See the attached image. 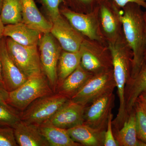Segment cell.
<instances>
[{
	"mask_svg": "<svg viewBox=\"0 0 146 146\" xmlns=\"http://www.w3.org/2000/svg\"><path fill=\"white\" fill-rule=\"evenodd\" d=\"M42 135L51 146H80L74 142L67 129L54 126L48 123L38 126Z\"/></svg>",
	"mask_w": 146,
	"mask_h": 146,
	"instance_id": "obj_22",
	"label": "cell"
},
{
	"mask_svg": "<svg viewBox=\"0 0 146 146\" xmlns=\"http://www.w3.org/2000/svg\"><path fill=\"white\" fill-rule=\"evenodd\" d=\"M52 24L50 33L57 40L62 49L70 52H78L85 37L61 14Z\"/></svg>",
	"mask_w": 146,
	"mask_h": 146,
	"instance_id": "obj_12",
	"label": "cell"
},
{
	"mask_svg": "<svg viewBox=\"0 0 146 146\" xmlns=\"http://www.w3.org/2000/svg\"><path fill=\"white\" fill-rule=\"evenodd\" d=\"M144 18H145V21L146 27V11H144ZM145 64H146V51H145Z\"/></svg>",
	"mask_w": 146,
	"mask_h": 146,
	"instance_id": "obj_37",
	"label": "cell"
},
{
	"mask_svg": "<svg viewBox=\"0 0 146 146\" xmlns=\"http://www.w3.org/2000/svg\"><path fill=\"white\" fill-rule=\"evenodd\" d=\"M21 5L22 22L31 28L42 34L50 33L52 24L42 15L35 0H19Z\"/></svg>",
	"mask_w": 146,
	"mask_h": 146,
	"instance_id": "obj_15",
	"label": "cell"
},
{
	"mask_svg": "<svg viewBox=\"0 0 146 146\" xmlns=\"http://www.w3.org/2000/svg\"><path fill=\"white\" fill-rule=\"evenodd\" d=\"M113 115L112 112L110 114L106 127L104 133V146H119L115 140L113 132L112 121Z\"/></svg>",
	"mask_w": 146,
	"mask_h": 146,
	"instance_id": "obj_30",
	"label": "cell"
},
{
	"mask_svg": "<svg viewBox=\"0 0 146 146\" xmlns=\"http://www.w3.org/2000/svg\"><path fill=\"white\" fill-rule=\"evenodd\" d=\"M38 46L42 72L54 93L57 86V66L62 48L50 33L42 34Z\"/></svg>",
	"mask_w": 146,
	"mask_h": 146,
	"instance_id": "obj_8",
	"label": "cell"
},
{
	"mask_svg": "<svg viewBox=\"0 0 146 146\" xmlns=\"http://www.w3.org/2000/svg\"><path fill=\"white\" fill-rule=\"evenodd\" d=\"M53 93L47 78L42 73L29 78L20 87L9 92L7 103L17 111L23 112L35 100Z\"/></svg>",
	"mask_w": 146,
	"mask_h": 146,
	"instance_id": "obj_3",
	"label": "cell"
},
{
	"mask_svg": "<svg viewBox=\"0 0 146 146\" xmlns=\"http://www.w3.org/2000/svg\"><path fill=\"white\" fill-rule=\"evenodd\" d=\"M13 128L0 126V146H17Z\"/></svg>",
	"mask_w": 146,
	"mask_h": 146,
	"instance_id": "obj_29",
	"label": "cell"
},
{
	"mask_svg": "<svg viewBox=\"0 0 146 146\" xmlns=\"http://www.w3.org/2000/svg\"><path fill=\"white\" fill-rule=\"evenodd\" d=\"M0 61L5 87L8 92L17 89L27 81L28 78L19 70L9 54L4 36L0 39Z\"/></svg>",
	"mask_w": 146,
	"mask_h": 146,
	"instance_id": "obj_13",
	"label": "cell"
},
{
	"mask_svg": "<svg viewBox=\"0 0 146 146\" xmlns=\"http://www.w3.org/2000/svg\"><path fill=\"white\" fill-rule=\"evenodd\" d=\"M0 15L6 25L22 22L19 0H0Z\"/></svg>",
	"mask_w": 146,
	"mask_h": 146,
	"instance_id": "obj_24",
	"label": "cell"
},
{
	"mask_svg": "<svg viewBox=\"0 0 146 146\" xmlns=\"http://www.w3.org/2000/svg\"><path fill=\"white\" fill-rule=\"evenodd\" d=\"M113 132L119 146H146V144L137 137L136 112L133 108L121 128L113 131Z\"/></svg>",
	"mask_w": 146,
	"mask_h": 146,
	"instance_id": "obj_19",
	"label": "cell"
},
{
	"mask_svg": "<svg viewBox=\"0 0 146 146\" xmlns=\"http://www.w3.org/2000/svg\"><path fill=\"white\" fill-rule=\"evenodd\" d=\"M115 87L113 70H110L93 75L70 100L86 106L100 97L112 93Z\"/></svg>",
	"mask_w": 146,
	"mask_h": 146,
	"instance_id": "obj_7",
	"label": "cell"
},
{
	"mask_svg": "<svg viewBox=\"0 0 146 146\" xmlns=\"http://www.w3.org/2000/svg\"><path fill=\"white\" fill-rule=\"evenodd\" d=\"M85 108L70 100L46 123L67 130L82 124Z\"/></svg>",
	"mask_w": 146,
	"mask_h": 146,
	"instance_id": "obj_14",
	"label": "cell"
},
{
	"mask_svg": "<svg viewBox=\"0 0 146 146\" xmlns=\"http://www.w3.org/2000/svg\"><path fill=\"white\" fill-rule=\"evenodd\" d=\"M99 7L102 32L107 43L115 42L124 37L122 9L111 0H99Z\"/></svg>",
	"mask_w": 146,
	"mask_h": 146,
	"instance_id": "obj_10",
	"label": "cell"
},
{
	"mask_svg": "<svg viewBox=\"0 0 146 146\" xmlns=\"http://www.w3.org/2000/svg\"><path fill=\"white\" fill-rule=\"evenodd\" d=\"M70 100L66 96L57 93L39 98L21 112V120L35 125H41L48 121Z\"/></svg>",
	"mask_w": 146,
	"mask_h": 146,
	"instance_id": "obj_6",
	"label": "cell"
},
{
	"mask_svg": "<svg viewBox=\"0 0 146 146\" xmlns=\"http://www.w3.org/2000/svg\"><path fill=\"white\" fill-rule=\"evenodd\" d=\"M13 130L18 145L50 146L40 132L38 126L21 120Z\"/></svg>",
	"mask_w": 146,
	"mask_h": 146,
	"instance_id": "obj_16",
	"label": "cell"
},
{
	"mask_svg": "<svg viewBox=\"0 0 146 146\" xmlns=\"http://www.w3.org/2000/svg\"><path fill=\"white\" fill-rule=\"evenodd\" d=\"M8 97V91L4 87L0 84V104L6 106H9L7 103Z\"/></svg>",
	"mask_w": 146,
	"mask_h": 146,
	"instance_id": "obj_32",
	"label": "cell"
},
{
	"mask_svg": "<svg viewBox=\"0 0 146 146\" xmlns=\"http://www.w3.org/2000/svg\"><path fill=\"white\" fill-rule=\"evenodd\" d=\"M144 12L141 6L135 3H129L122 9L124 36L133 54L131 79L136 76L145 64L146 27Z\"/></svg>",
	"mask_w": 146,
	"mask_h": 146,
	"instance_id": "obj_1",
	"label": "cell"
},
{
	"mask_svg": "<svg viewBox=\"0 0 146 146\" xmlns=\"http://www.w3.org/2000/svg\"><path fill=\"white\" fill-rule=\"evenodd\" d=\"M146 89V64L135 78L126 84L125 92V108L128 115L133 109L135 103L143 91Z\"/></svg>",
	"mask_w": 146,
	"mask_h": 146,
	"instance_id": "obj_21",
	"label": "cell"
},
{
	"mask_svg": "<svg viewBox=\"0 0 146 146\" xmlns=\"http://www.w3.org/2000/svg\"><path fill=\"white\" fill-rule=\"evenodd\" d=\"M133 108L136 112V122L137 137L146 144V114L141 105L136 101Z\"/></svg>",
	"mask_w": 146,
	"mask_h": 146,
	"instance_id": "obj_26",
	"label": "cell"
},
{
	"mask_svg": "<svg viewBox=\"0 0 146 146\" xmlns=\"http://www.w3.org/2000/svg\"><path fill=\"white\" fill-rule=\"evenodd\" d=\"M93 75L80 64L75 70L57 86L56 93L64 95L70 99Z\"/></svg>",
	"mask_w": 146,
	"mask_h": 146,
	"instance_id": "obj_20",
	"label": "cell"
},
{
	"mask_svg": "<svg viewBox=\"0 0 146 146\" xmlns=\"http://www.w3.org/2000/svg\"><path fill=\"white\" fill-rule=\"evenodd\" d=\"M115 95L106 94L85 106L83 123L92 128L106 130L110 114L115 106Z\"/></svg>",
	"mask_w": 146,
	"mask_h": 146,
	"instance_id": "obj_11",
	"label": "cell"
},
{
	"mask_svg": "<svg viewBox=\"0 0 146 146\" xmlns=\"http://www.w3.org/2000/svg\"><path fill=\"white\" fill-rule=\"evenodd\" d=\"M67 131L73 141L81 146H104L106 130L94 128L83 123Z\"/></svg>",
	"mask_w": 146,
	"mask_h": 146,
	"instance_id": "obj_18",
	"label": "cell"
},
{
	"mask_svg": "<svg viewBox=\"0 0 146 146\" xmlns=\"http://www.w3.org/2000/svg\"><path fill=\"white\" fill-rule=\"evenodd\" d=\"M21 120L18 111L10 106L0 104V126L13 128Z\"/></svg>",
	"mask_w": 146,
	"mask_h": 146,
	"instance_id": "obj_25",
	"label": "cell"
},
{
	"mask_svg": "<svg viewBox=\"0 0 146 146\" xmlns=\"http://www.w3.org/2000/svg\"><path fill=\"white\" fill-rule=\"evenodd\" d=\"M122 9L129 3H135L146 9V0H111Z\"/></svg>",
	"mask_w": 146,
	"mask_h": 146,
	"instance_id": "obj_31",
	"label": "cell"
},
{
	"mask_svg": "<svg viewBox=\"0 0 146 146\" xmlns=\"http://www.w3.org/2000/svg\"><path fill=\"white\" fill-rule=\"evenodd\" d=\"M81 54L79 51L70 52L62 50L57 66V86L80 65Z\"/></svg>",
	"mask_w": 146,
	"mask_h": 146,
	"instance_id": "obj_23",
	"label": "cell"
},
{
	"mask_svg": "<svg viewBox=\"0 0 146 146\" xmlns=\"http://www.w3.org/2000/svg\"><path fill=\"white\" fill-rule=\"evenodd\" d=\"M5 26L3 23L1 18V15H0V39L3 37V32L4 30Z\"/></svg>",
	"mask_w": 146,
	"mask_h": 146,
	"instance_id": "obj_33",
	"label": "cell"
},
{
	"mask_svg": "<svg viewBox=\"0 0 146 146\" xmlns=\"http://www.w3.org/2000/svg\"><path fill=\"white\" fill-rule=\"evenodd\" d=\"M112 56L113 75L119 101L118 112L112 121L114 130L120 129L128 117L125 108L126 85L131 78L133 54L124 36L113 43H108Z\"/></svg>",
	"mask_w": 146,
	"mask_h": 146,
	"instance_id": "obj_2",
	"label": "cell"
},
{
	"mask_svg": "<svg viewBox=\"0 0 146 146\" xmlns=\"http://www.w3.org/2000/svg\"><path fill=\"white\" fill-rule=\"evenodd\" d=\"M99 0H65L66 5L72 10L82 13L93 11L98 5Z\"/></svg>",
	"mask_w": 146,
	"mask_h": 146,
	"instance_id": "obj_27",
	"label": "cell"
},
{
	"mask_svg": "<svg viewBox=\"0 0 146 146\" xmlns=\"http://www.w3.org/2000/svg\"><path fill=\"white\" fill-rule=\"evenodd\" d=\"M60 14L84 37L108 44L101 27L98 5L93 11L82 13L72 10L65 4L60 7Z\"/></svg>",
	"mask_w": 146,
	"mask_h": 146,
	"instance_id": "obj_5",
	"label": "cell"
},
{
	"mask_svg": "<svg viewBox=\"0 0 146 146\" xmlns=\"http://www.w3.org/2000/svg\"><path fill=\"white\" fill-rule=\"evenodd\" d=\"M42 34L20 22L5 26L3 36L10 37L15 42L24 46H38Z\"/></svg>",
	"mask_w": 146,
	"mask_h": 146,
	"instance_id": "obj_17",
	"label": "cell"
},
{
	"mask_svg": "<svg viewBox=\"0 0 146 146\" xmlns=\"http://www.w3.org/2000/svg\"><path fill=\"white\" fill-rule=\"evenodd\" d=\"M138 98L143 100L146 102V89L141 93Z\"/></svg>",
	"mask_w": 146,
	"mask_h": 146,
	"instance_id": "obj_35",
	"label": "cell"
},
{
	"mask_svg": "<svg viewBox=\"0 0 146 146\" xmlns=\"http://www.w3.org/2000/svg\"><path fill=\"white\" fill-rule=\"evenodd\" d=\"M5 39L9 54L27 78L43 73L38 46H24L15 42L10 37H6Z\"/></svg>",
	"mask_w": 146,
	"mask_h": 146,
	"instance_id": "obj_9",
	"label": "cell"
},
{
	"mask_svg": "<svg viewBox=\"0 0 146 146\" xmlns=\"http://www.w3.org/2000/svg\"><path fill=\"white\" fill-rule=\"evenodd\" d=\"M136 101L138 102L139 103V104L141 105V107H142L144 111L145 112L146 114V102H145L143 100L140 99L138 98L137 100Z\"/></svg>",
	"mask_w": 146,
	"mask_h": 146,
	"instance_id": "obj_34",
	"label": "cell"
},
{
	"mask_svg": "<svg viewBox=\"0 0 146 146\" xmlns=\"http://www.w3.org/2000/svg\"><path fill=\"white\" fill-rule=\"evenodd\" d=\"M0 84L2 86L5 87L3 80L2 73L1 65V61H0Z\"/></svg>",
	"mask_w": 146,
	"mask_h": 146,
	"instance_id": "obj_36",
	"label": "cell"
},
{
	"mask_svg": "<svg viewBox=\"0 0 146 146\" xmlns=\"http://www.w3.org/2000/svg\"><path fill=\"white\" fill-rule=\"evenodd\" d=\"M48 16L52 23L60 15V7L62 4H66L65 0H37Z\"/></svg>",
	"mask_w": 146,
	"mask_h": 146,
	"instance_id": "obj_28",
	"label": "cell"
},
{
	"mask_svg": "<svg viewBox=\"0 0 146 146\" xmlns=\"http://www.w3.org/2000/svg\"><path fill=\"white\" fill-rule=\"evenodd\" d=\"M79 52L80 65L92 74L113 70L112 56L108 44L85 37Z\"/></svg>",
	"mask_w": 146,
	"mask_h": 146,
	"instance_id": "obj_4",
	"label": "cell"
}]
</instances>
